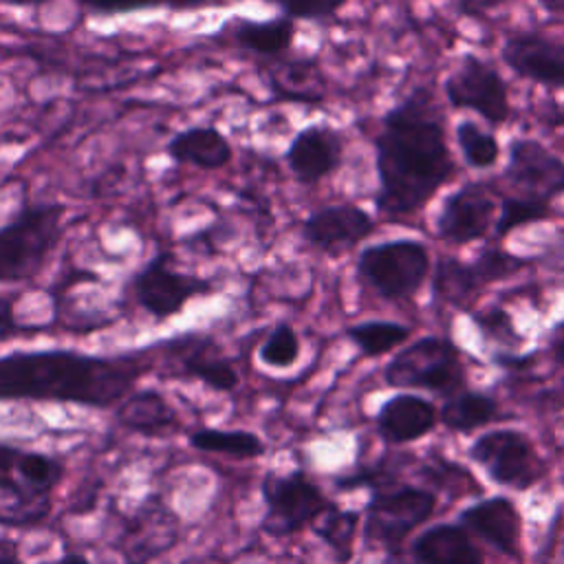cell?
Segmentation results:
<instances>
[{"label":"cell","mask_w":564,"mask_h":564,"mask_svg":"<svg viewBox=\"0 0 564 564\" xmlns=\"http://www.w3.org/2000/svg\"><path fill=\"white\" fill-rule=\"evenodd\" d=\"M372 143L379 178L375 207L390 220L423 209L456 174L443 112L425 86H416L381 117Z\"/></svg>","instance_id":"cell-1"},{"label":"cell","mask_w":564,"mask_h":564,"mask_svg":"<svg viewBox=\"0 0 564 564\" xmlns=\"http://www.w3.org/2000/svg\"><path fill=\"white\" fill-rule=\"evenodd\" d=\"M143 372L145 364L134 355L15 350L0 357V401L29 399L106 410L119 405Z\"/></svg>","instance_id":"cell-2"},{"label":"cell","mask_w":564,"mask_h":564,"mask_svg":"<svg viewBox=\"0 0 564 564\" xmlns=\"http://www.w3.org/2000/svg\"><path fill=\"white\" fill-rule=\"evenodd\" d=\"M66 207L55 200L24 203L0 225V282L35 280L64 236Z\"/></svg>","instance_id":"cell-3"},{"label":"cell","mask_w":564,"mask_h":564,"mask_svg":"<svg viewBox=\"0 0 564 564\" xmlns=\"http://www.w3.org/2000/svg\"><path fill=\"white\" fill-rule=\"evenodd\" d=\"M364 286L383 300L412 297L430 273V251L423 242L410 238L368 245L355 262Z\"/></svg>","instance_id":"cell-4"},{"label":"cell","mask_w":564,"mask_h":564,"mask_svg":"<svg viewBox=\"0 0 564 564\" xmlns=\"http://www.w3.org/2000/svg\"><path fill=\"white\" fill-rule=\"evenodd\" d=\"M132 302L156 322L170 319L194 297L216 293V284L207 278L185 273L176 267L172 251H156L128 280Z\"/></svg>","instance_id":"cell-5"},{"label":"cell","mask_w":564,"mask_h":564,"mask_svg":"<svg viewBox=\"0 0 564 564\" xmlns=\"http://www.w3.org/2000/svg\"><path fill=\"white\" fill-rule=\"evenodd\" d=\"M383 375L394 388H427L434 392H452L465 379L458 350L443 337H423L405 346L390 359Z\"/></svg>","instance_id":"cell-6"},{"label":"cell","mask_w":564,"mask_h":564,"mask_svg":"<svg viewBox=\"0 0 564 564\" xmlns=\"http://www.w3.org/2000/svg\"><path fill=\"white\" fill-rule=\"evenodd\" d=\"M445 99L456 110H471L489 126H502L509 115V90L494 64L478 55H463L443 84Z\"/></svg>","instance_id":"cell-7"},{"label":"cell","mask_w":564,"mask_h":564,"mask_svg":"<svg viewBox=\"0 0 564 564\" xmlns=\"http://www.w3.org/2000/svg\"><path fill=\"white\" fill-rule=\"evenodd\" d=\"M260 491L267 507L262 529L275 538H284L304 527H311V522L328 505L324 494L302 471H269L262 478Z\"/></svg>","instance_id":"cell-8"},{"label":"cell","mask_w":564,"mask_h":564,"mask_svg":"<svg viewBox=\"0 0 564 564\" xmlns=\"http://www.w3.org/2000/svg\"><path fill=\"white\" fill-rule=\"evenodd\" d=\"M527 264V258L498 247L480 251L474 262H460L458 258L443 256L434 273V295L447 304L460 306L491 282H500Z\"/></svg>","instance_id":"cell-9"},{"label":"cell","mask_w":564,"mask_h":564,"mask_svg":"<svg viewBox=\"0 0 564 564\" xmlns=\"http://www.w3.org/2000/svg\"><path fill=\"white\" fill-rule=\"evenodd\" d=\"M471 458L482 465L489 478H494L498 485L513 489L531 487L544 471L531 441L513 430L482 434L471 445Z\"/></svg>","instance_id":"cell-10"},{"label":"cell","mask_w":564,"mask_h":564,"mask_svg":"<svg viewBox=\"0 0 564 564\" xmlns=\"http://www.w3.org/2000/svg\"><path fill=\"white\" fill-rule=\"evenodd\" d=\"M434 505V496L416 487L375 494L368 505L366 538L386 549H394L412 529L430 518Z\"/></svg>","instance_id":"cell-11"},{"label":"cell","mask_w":564,"mask_h":564,"mask_svg":"<svg viewBox=\"0 0 564 564\" xmlns=\"http://www.w3.org/2000/svg\"><path fill=\"white\" fill-rule=\"evenodd\" d=\"M496 216V198L487 183L474 181L454 189L436 216V236L447 242L469 245L489 234Z\"/></svg>","instance_id":"cell-12"},{"label":"cell","mask_w":564,"mask_h":564,"mask_svg":"<svg viewBox=\"0 0 564 564\" xmlns=\"http://www.w3.org/2000/svg\"><path fill=\"white\" fill-rule=\"evenodd\" d=\"M375 218L355 203H333L311 212L302 225V240L322 253H341L375 231Z\"/></svg>","instance_id":"cell-13"},{"label":"cell","mask_w":564,"mask_h":564,"mask_svg":"<svg viewBox=\"0 0 564 564\" xmlns=\"http://www.w3.org/2000/svg\"><path fill=\"white\" fill-rule=\"evenodd\" d=\"M344 159V139L328 123L300 128L284 150L291 176L302 185H315L335 174Z\"/></svg>","instance_id":"cell-14"},{"label":"cell","mask_w":564,"mask_h":564,"mask_svg":"<svg viewBox=\"0 0 564 564\" xmlns=\"http://www.w3.org/2000/svg\"><path fill=\"white\" fill-rule=\"evenodd\" d=\"M505 176L522 196L551 200L564 194V161L535 139H513Z\"/></svg>","instance_id":"cell-15"},{"label":"cell","mask_w":564,"mask_h":564,"mask_svg":"<svg viewBox=\"0 0 564 564\" xmlns=\"http://www.w3.org/2000/svg\"><path fill=\"white\" fill-rule=\"evenodd\" d=\"M500 57L518 77L546 88H564V42L560 40L535 31L511 33Z\"/></svg>","instance_id":"cell-16"},{"label":"cell","mask_w":564,"mask_h":564,"mask_svg":"<svg viewBox=\"0 0 564 564\" xmlns=\"http://www.w3.org/2000/svg\"><path fill=\"white\" fill-rule=\"evenodd\" d=\"M178 538L176 516L152 500L137 509L119 538V551L128 564H145L170 551Z\"/></svg>","instance_id":"cell-17"},{"label":"cell","mask_w":564,"mask_h":564,"mask_svg":"<svg viewBox=\"0 0 564 564\" xmlns=\"http://www.w3.org/2000/svg\"><path fill=\"white\" fill-rule=\"evenodd\" d=\"M167 344L170 357L185 377L203 381L218 392H231L240 377L218 344L207 335H181Z\"/></svg>","instance_id":"cell-18"},{"label":"cell","mask_w":564,"mask_h":564,"mask_svg":"<svg viewBox=\"0 0 564 564\" xmlns=\"http://www.w3.org/2000/svg\"><path fill=\"white\" fill-rule=\"evenodd\" d=\"M165 156L176 165L218 172L234 161V148L220 128L194 123L170 137L165 143Z\"/></svg>","instance_id":"cell-19"},{"label":"cell","mask_w":564,"mask_h":564,"mask_svg":"<svg viewBox=\"0 0 564 564\" xmlns=\"http://www.w3.org/2000/svg\"><path fill=\"white\" fill-rule=\"evenodd\" d=\"M225 26L234 46L264 59L284 57L291 51L295 37V22L286 15H273L264 20L234 18Z\"/></svg>","instance_id":"cell-20"},{"label":"cell","mask_w":564,"mask_h":564,"mask_svg":"<svg viewBox=\"0 0 564 564\" xmlns=\"http://www.w3.org/2000/svg\"><path fill=\"white\" fill-rule=\"evenodd\" d=\"M463 524L494 544L507 555H518L520 546V516L516 507L505 498H489L467 507L460 516Z\"/></svg>","instance_id":"cell-21"},{"label":"cell","mask_w":564,"mask_h":564,"mask_svg":"<svg viewBox=\"0 0 564 564\" xmlns=\"http://www.w3.org/2000/svg\"><path fill=\"white\" fill-rule=\"evenodd\" d=\"M434 421L436 412L432 403L416 394H397L388 399L377 414L379 434L390 443L414 441L427 434Z\"/></svg>","instance_id":"cell-22"},{"label":"cell","mask_w":564,"mask_h":564,"mask_svg":"<svg viewBox=\"0 0 564 564\" xmlns=\"http://www.w3.org/2000/svg\"><path fill=\"white\" fill-rule=\"evenodd\" d=\"M414 560L419 564H482V553L465 529L436 524L414 542Z\"/></svg>","instance_id":"cell-23"},{"label":"cell","mask_w":564,"mask_h":564,"mask_svg":"<svg viewBox=\"0 0 564 564\" xmlns=\"http://www.w3.org/2000/svg\"><path fill=\"white\" fill-rule=\"evenodd\" d=\"M117 421L139 434H163L176 425V412L156 390H132L117 405Z\"/></svg>","instance_id":"cell-24"},{"label":"cell","mask_w":564,"mask_h":564,"mask_svg":"<svg viewBox=\"0 0 564 564\" xmlns=\"http://www.w3.org/2000/svg\"><path fill=\"white\" fill-rule=\"evenodd\" d=\"M278 68L271 70V90L280 99L286 101H302V104H317L324 99V93L319 88V79L315 64L308 62H289L282 59Z\"/></svg>","instance_id":"cell-25"},{"label":"cell","mask_w":564,"mask_h":564,"mask_svg":"<svg viewBox=\"0 0 564 564\" xmlns=\"http://www.w3.org/2000/svg\"><path fill=\"white\" fill-rule=\"evenodd\" d=\"M189 445L198 452L223 454L231 458H256L264 452L262 438L247 430H214L203 427L189 436Z\"/></svg>","instance_id":"cell-26"},{"label":"cell","mask_w":564,"mask_h":564,"mask_svg":"<svg viewBox=\"0 0 564 564\" xmlns=\"http://www.w3.org/2000/svg\"><path fill=\"white\" fill-rule=\"evenodd\" d=\"M346 335L366 357H379L401 346L410 337V326L388 319H368L348 326Z\"/></svg>","instance_id":"cell-27"},{"label":"cell","mask_w":564,"mask_h":564,"mask_svg":"<svg viewBox=\"0 0 564 564\" xmlns=\"http://www.w3.org/2000/svg\"><path fill=\"white\" fill-rule=\"evenodd\" d=\"M357 520L359 516L352 511H341L335 505H326L324 511L311 522V529L317 538H322L330 551L335 553V557L339 562H346L352 553V538H355V529H357Z\"/></svg>","instance_id":"cell-28"},{"label":"cell","mask_w":564,"mask_h":564,"mask_svg":"<svg viewBox=\"0 0 564 564\" xmlns=\"http://www.w3.org/2000/svg\"><path fill=\"white\" fill-rule=\"evenodd\" d=\"M456 143L465 163L474 170H489L500 159V143L498 139L482 130L476 121L463 119L456 123Z\"/></svg>","instance_id":"cell-29"},{"label":"cell","mask_w":564,"mask_h":564,"mask_svg":"<svg viewBox=\"0 0 564 564\" xmlns=\"http://www.w3.org/2000/svg\"><path fill=\"white\" fill-rule=\"evenodd\" d=\"M496 414L494 399L478 394V392H465L454 399H449L441 410V421L449 430L469 432L474 427L485 425Z\"/></svg>","instance_id":"cell-30"},{"label":"cell","mask_w":564,"mask_h":564,"mask_svg":"<svg viewBox=\"0 0 564 564\" xmlns=\"http://www.w3.org/2000/svg\"><path fill=\"white\" fill-rule=\"evenodd\" d=\"M62 474H64L62 463L42 452H20L15 463L18 480L26 489L37 491L42 496H51V491L62 480Z\"/></svg>","instance_id":"cell-31"},{"label":"cell","mask_w":564,"mask_h":564,"mask_svg":"<svg viewBox=\"0 0 564 564\" xmlns=\"http://www.w3.org/2000/svg\"><path fill=\"white\" fill-rule=\"evenodd\" d=\"M549 216H551V200L535 198V196H522V194L511 196V198H505L500 205V214L494 223V234L498 238H502L513 229L546 220Z\"/></svg>","instance_id":"cell-32"},{"label":"cell","mask_w":564,"mask_h":564,"mask_svg":"<svg viewBox=\"0 0 564 564\" xmlns=\"http://www.w3.org/2000/svg\"><path fill=\"white\" fill-rule=\"evenodd\" d=\"M302 350V341L293 324L278 322L258 348V359L269 368H291Z\"/></svg>","instance_id":"cell-33"},{"label":"cell","mask_w":564,"mask_h":564,"mask_svg":"<svg viewBox=\"0 0 564 564\" xmlns=\"http://www.w3.org/2000/svg\"><path fill=\"white\" fill-rule=\"evenodd\" d=\"M291 20H326L333 18L348 0H267Z\"/></svg>","instance_id":"cell-34"},{"label":"cell","mask_w":564,"mask_h":564,"mask_svg":"<svg viewBox=\"0 0 564 564\" xmlns=\"http://www.w3.org/2000/svg\"><path fill=\"white\" fill-rule=\"evenodd\" d=\"M82 9L101 13V15H115V13H130L141 11L148 7H159L163 0H75Z\"/></svg>","instance_id":"cell-35"},{"label":"cell","mask_w":564,"mask_h":564,"mask_svg":"<svg viewBox=\"0 0 564 564\" xmlns=\"http://www.w3.org/2000/svg\"><path fill=\"white\" fill-rule=\"evenodd\" d=\"M478 324H480V328H482L487 335H491V337H496V339H502V341L516 339L513 324H511L509 315H507L505 311H500V308H491V311H487L485 315H480V317H478Z\"/></svg>","instance_id":"cell-36"},{"label":"cell","mask_w":564,"mask_h":564,"mask_svg":"<svg viewBox=\"0 0 564 564\" xmlns=\"http://www.w3.org/2000/svg\"><path fill=\"white\" fill-rule=\"evenodd\" d=\"M18 456H20V449L0 445V491L13 489L18 485V478H15Z\"/></svg>","instance_id":"cell-37"},{"label":"cell","mask_w":564,"mask_h":564,"mask_svg":"<svg viewBox=\"0 0 564 564\" xmlns=\"http://www.w3.org/2000/svg\"><path fill=\"white\" fill-rule=\"evenodd\" d=\"M15 330H20V324L13 317V297L0 293V339L11 337Z\"/></svg>","instance_id":"cell-38"},{"label":"cell","mask_w":564,"mask_h":564,"mask_svg":"<svg viewBox=\"0 0 564 564\" xmlns=\"http://www.w3.org/2000/svg\"><path fill=\"white\" fill-rule=\"evenodd\" d=\"M551 352H553L555 361L564 366V322L557 324V328L553 330V337H551Z\"/></svg>","instance_id":"cell-39"},{"label":"cell","mask_w":564,"mask_h":564,"mask_svg":"<svg viewBox=\"0 0 564 564\" xmlns=\"http://www.w3.org/2000/svg\"><path fill=\"white\" fill-rule=\"evenodd\" d=\"M0 564H22L11 542H0Z\"/></svg>","instance_id":"cell-40"},{"label":"cell","mask_w":564,"mask_h":564,"mask_svg":"<svg viewBox=\"0 0 564 564\" xmlns=\"http://www.w3.org/2000/svg\"><path fill=\"white\" fill-rule=\"evenodd\" d=\"M540 7L546 11V13H553V15H564V0H538Z\"/></svg>","instance_id":"cell-41"},{"label":"cell","mask_w":564,"mask_h":564,"mask_svg":"<svg viewBox=\"0 0 564 564\" xmlns=\"http://www.w3.org/2000/svg\"><path fill=\"white\" fill-rule=\"evenodd\" d=\"M2 4H9V7H20V9H29V7H44L48 4L51 0H0Z\"/></svg>","instance_id":"cell-42"},{"label":"cell","mask_w":564,"mask_h":564,"mask_svg":"<svg viewBox=\"0 0 564 564\" xmlns=\"http://www.w3.org/2000/svg\"><path fill=\"white\" fill-rule=\"evenodd\" d=\"M57 564H90V560L86 555H82V553H68Z\"/></svg>","instance_id":"cell-43"},{"label":"cell","mask_w":564,"mask_h":564,"mask_svg":"<svg viewBox=\"0 0 564 564\" xmlns=\"http://www.w3.org/2000/svg\"><path fill=\"white\" fill-rule=\"evenodd\" d=\"M551 564H564V544L560 546V551L555 553V557L551 560Z\"/></svg>","instance_id":"cell-44"},{"label":"cell","mask_w":564,"mask_h":564,"mask_svg":"<svg viewBox=\"0 0 564 564\" xmlns=\"http://www.w3.org/2000/svg\"><path fill=\"white\" fill-rule=\"evenodd\" d=\"M562 445H564V425H562Z\"/></svg>","instance_id":"cell-45"}]
</instances>
